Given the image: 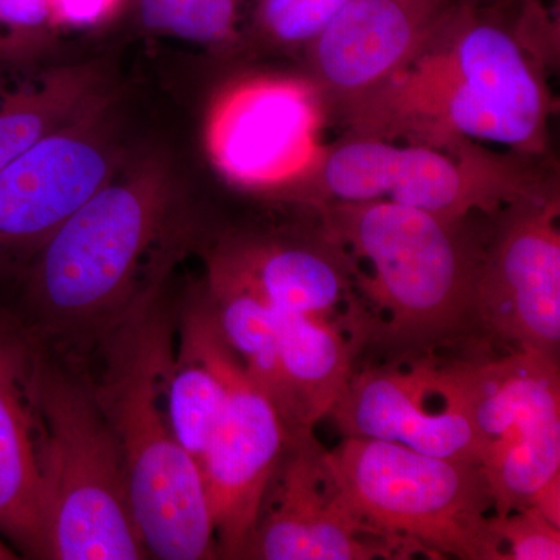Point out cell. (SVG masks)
Segmentation results:
<instances>
[{"instance_id":"12","label":"cell","mask_w":560,"mask_h":560,"mask_svg":"<svg viewBox=\"0 0 560 560\" xmlns=\"http://www.w3.org/2000/svg\"><path fill=\"white\" fill-rule=\"evenodd\" d=\"M324 452L313 433L287 445L242 559H410L349 510Z\"/></svg>"},{"instance_id":"24","label":"cell","mask_w":560,"mask_h":560,"mask_svg":"<svg viewBox=\"0 0 560 560\" xmlns=\"http://www.w3.org/2000/svg\"><path fill=\"white\" fill-rule=\"evenodd\" d=\"M54 21L51 0H0V47L32 38Z\"/></svg>"},{"instance_id":"10","label":"cell","mask_w":560,"mask_h":560,"mask_svg":"<svg viewBox=\"0 0 560 560\" xmlns=\"http://www.w3.org/2000/svg\"><path fill=\"white\" fill-rule=\"evenodd\" d=\"M412 359L353 372L327 418L342 438L388 441L427 455L480 464L459 361Z\"/></svg>"},{"instance_id":"9","label":"cell","mask_w":560,"mask_h":560,"mask_svg":"<svg viewBox=\"0 0 560 560\" xmlns=\"http://www.w3.org/2000/svg\"><path fill=\"white\" fill-rule=\"evenodd\" d=\"M559 212L551 187L489 215L477 289L478 330L551 360L560 348Z\"/></svg>"},{"instance_id":"25","label":"cell","mask_w":560,"mask_h":560,"mask_svg":"<svg viewBox=\"0 0 560 560\" xmlns=\"http://www.w3.org/2000/svg\"><path fill=\"white\" fill-rule=\"evenodd\" d=\"M121 0H51L57 21L92 24L108 16Z\"/></svg>"},{"instance_id":"1","label":"cell","mask_w":560,"mask_h":560,"mask_svg":"<svg viewBox=\"0 0 560 560\" xmlns=\"http://www.w3.org/2000/svg\"><path fill=\"white\" fill-rule=\"evenodd\" d=\"M551 28L540 0H448L411 60L338 117L349 135L474 140L539 160L551 98L529 40Z\"/></svg>"},{"instance_id":"22","label":"cell","mask_w":560,"mask_h":560,"mask_svg":"<svg viewBox=\"0 0 560 560\" xmlns=\"http://www.w3.org/2000/svg\"><path fill=\"white\" fill-rule=\"evenodd\" d=\"M349 0H253L249 31L283 49L305 50Z\"/></svg>"},{"instance_id":"23","label":"cell","mask_w":560,"mask_h":560,"mask_svg":"<svg viewBox=\"0 0 560 560\" xmlns=\"http://www.w3.org/2000/svg\"><path fill=\"white\" fill-rule=\"evenodd\" d=\"M503 560H559L560 528L533 506L493 515Z\"/></svg>"},{"instance_id":"6","label":"cell","mask_w":560,"mask_h":560,"mask_svg":"<svg viewBox=\"0 0 560 560\" xmlns=\"http://www.w3.org/2000/svg\"><path fill=\"white\" fill-rule=\"evenodd\" d=\"M324 459L349 510L412 555L503 560L480 464L366 438H345Z\"/></svg>"},{"instance_id":"4","label":"cell","mask_w":560,"mask_h":560,"mask_svg":"<svg viewBox=\"0 0 560 560\" xmlns=\"http://www.w3.org/2000/svg\"><path fill=\"white\" fill-rule=\"evenodd\" d=\"M168 208L158 173L113 179L36 249L31 293L51 331L105 335L153 301L140 271Z\"/></svg>"},{"instance_id":"3","label":"cell","mask_w":560,"mask_h":560,"mask_svg":"<svg viewBox=\"0 0 560 560\" xmlns=\"http://www.w3.org/2000/svg\"><path fill=\"white\" fill-rule=\"evenodd\" d=\"M153 305L105 334V370L92 393L119 444L147 552L164 560L215 558L201 471L176 441L165 411V377L175 352L167 318Z\"/></svg>"},{"instance_id":"5","label":"cell","mask_w":560,"mask_h":560,"mask_svg":"<svg viewBox=\"0 0 560 560\" xmlns=\"http://www.w3.org/2000/svg\"><path fill=\"white\" fill-rule=\"evenodd\" d=\"M32 389L39 423L43 558L145 559L119 444L92 389L36 353Z\"/></svg>"},{"instance_id":"26","label":"cell","mask_w":560,"mask_h":560,"mask_svg":"<svg viewBox=\"0 0 560 560\" xmlns=\"http://www.w3.org/2000/svg\"><path fill=\"white\" fill-rule=\"evenodd\" d=\"M14 552L10 550L9 547H5V545L0 541V560H7V559H13Z\"/></svg>"},{"instance_id":"21","label":"cell","mask_w":560,"mask_h":560,"mask_svg":"<svg viewBox=\"0 0 560 560\" xmlns=\"http://www.w3.org/2000/svg\"><path fill=\"white\" fill-rule=\"evenodd\" d=\"M245 5L246 0H132V14L142 31L223 47L241 39Z\"/></svg>"},{"instance_id":"14","label":"cell","mask_w":560,"mask_h":560,"mask_svg":"<svg viewBox=\"0 0 560 560\" xmlns=\"http://www.w3.org/2000/svg\"><path fill=\"white\" fill-rule=\"evenodd\" d=\"M448 0H349L305 47L307 77L330 116L378 90L407 65Z\"/></svg>"},{"instance_id":"13","label":"cell","mask_w":560,"mask_h":560,"mask_svg":"<svg viewBox=\"0 0 560 560\" xmlns=\"http://www.w3.org/2000/svg\"><path fill=\"white\" fill-rule=\"evenodd\" d=\"M102 132L70 121L0 171V250L38 249L116 175Z\"/></svg>"},{"instance_id":"8","label":"cell","mask_w":560,"mask_h":560,"mask_svg":"<svg viewBox=\"0 0 560 560\" xmlns=\"http://www.w3.org/2000/svg\"><path fill=\"white\" fill-rule=\"evenodd\" d=\"M330 116L307 75L260 77L223 98L210 128L213 158L224 175L256 190H283L316 208Z\"/></svg>"},{"instance_id":"15","label":"cell","mask_w":560,"mask_h":560,"mask_svg":"<svg viewBox=\"0 0 560 560\" xmlns=\"http://www.w3.org/2000/svg\"><path fill=\"white\" fill-rule=\"evenodd\" d=\"M213 267L257 291L276 312L341 324L363 341L337 318L342 305L359 307L355 276L348 250L324 230L320 221L315 234L307 237L246 243L226 249Z\"/></svg>"},{"instance_id":"16","label":"cell","mask_w":560,"mask_h":560,"mask_svg":"<svg viewBox=\"0 0 560 560\" xmlns=\"http://www.w3.org/2000/svg\"><path fill=\"white\" fill-rule=\"evenodd\" d=\"M35 353L0 319V533L43 558L39 423L33 400Z\"/></svg>"},{"instance_id":"11","label":"cell","mask_w":560,"mask_h":560,"mask_svg":"<svg viewBox=\"0 0 560 560\" xmlns=\"http://www.w3.org/2000/svg\"><path fill=\"white\" fill-rule=\"evenodd\" d=\"M217 360L226 383V399L200 471L217 555L242 559L289 434L278 408L249 377L221 331Z\"/></svg>"},{"instance_id":"17","label":"cell","mask_w":560,"mask_h":560,"mask_svg":"<svg viewBox=\"0 0 560 560\" xmlns=\"http://www.w3.org/2000/svg\"><path fill=\"white\" fill-rule=\"evenodd\" d=\"M280 366L302 429L313 433L340 399L363 341L341 324L276 312Z\"/></svg>"},{"instance_id":"18","label":"cell","mask_w":560,"mask_h":560,"mask_svg":"<svg viewBox=\"0 0 560 560\" xmlns=\"http://www.w3.org/2000/svg\"><path fill=\"white\" fill-rule=\"evenodd\" d=\"M219 334L209 301L187 313L179 349L173 353L165 377L168 422L176 441L198 469L226 399V383L217 360Z\"/></svg>"},{"instance_id":"20","label":"cell","mask_w":560,"mask_h":560,"mask_svg":"<svg viewBox=\"0 0 560 560\" xmlns=\"http://www.w3.org/2000/svg\"><path fill=\"white\" fill-rule=\"evenodd\" d=\"M90 86V77L65 73L38 91L0 102V171L38 140L73 121Z\"/></svg>"},{"instance_id":"7","label":"cell","mask_w":560,"mask_h":560,"mask_svg":"<svg viewBox=\"0 0 560 560\" xmlns=\"http://www.w3.org/2000/svg\"><path fill=\"white\" fill-rule=\"evenodd\" d=\"M534 158L492 153L474 140L451 149L349 135L329 145L319 172L320 205L386 200L444 219L492 215L555 187Z\"/></svg>"},{"instance_id":"2","label":"cell","mask_w":560,"mask_h":560,"mask_svg":"<svg viewBox=\"0 0 560 560\" xmlns=\"http://www.w3.org/2000/svg\"><path fill=\"white\" fill-rule=\"evenodd\" d=\"M320 224L352 261L355 287L374 305L368 345L397 359L425 355L478 330L477 289L488 224L444 219L399 202H326Z\"/></svg>"},{"instance_id":"19","label":"cell","mask_w":560,"mask_h":560,"mask_svg":"<svg viewBox=\"0 0 560 560\" xmlns=\"http://www.w3.org/2000/svg\"><path fill=\"white\" fill-rule=\"evenodd\" d=\"M209 304L224 341L234 350L243 368L275 407L290 442L308 436L302 429L294 401L280 366L278 316L257 291L212 267Z\"/></svg>"}]
</instances>
